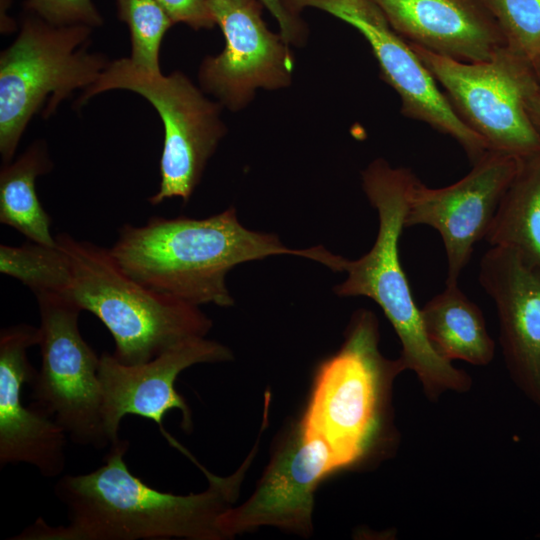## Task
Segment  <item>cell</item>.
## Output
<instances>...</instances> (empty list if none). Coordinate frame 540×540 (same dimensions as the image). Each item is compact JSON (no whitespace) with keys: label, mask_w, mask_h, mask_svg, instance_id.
Listing matches in <instances>:
<instances>
[{"label":"cell","mask_w":540,"mask_h":540,"mask_svg":"<svg viewBox=\"0 0 540 540\" xmlns=\"http://www.w3.org/2000/svg\"><path fill=\"white\" fill-rule=\"evenodd\" d=\"M109 249L119 267L146 288L197 306H232L225 278L241 263L287 254L341 272L345 261L321 245L291 249L275 234L247 229L234 207L204 219L153 216L142 226L125 224Z\"/></svg>","instance_id":"2"},{"label":"cell","mask_w":540,"mask_h":540,"mask_svg":"<svg viewBox=\"0 0 540 540\" xmlns=\"http://www.w3.org/2000/svg\"><path fill=\"white\" fill-rule=\"evenodd\" d=\"M90 26H56L29 12L0 57V153L9 163L33 115L49 97L45 117L76 89H87L107 67L89 53Z\"/></svg>","instance_id":"6"},{"label":"cell","mask_w":540,"mask_h":540,"mask_svg":"<svg viewBox=\"0 0 540 540\" xmlns=\"http://www.w3.org/2000/svg\"><path fill=\"white\" fill-rule=\"evenodd\" d=\"M35 297L41 366L30 384L32 404L54 419L72 442L95 449L110 446L102 418L100 356L80 333L82 310L62 294Z\"/></svg>","instance_id":"9"},{"label":"cell","mask_w":540,"mask_h":540,"mask_svg":"<svg viewBox=\"0 0 540 540\" xmlns=\"http://www.w3.org/2000/svg\"><path fill=\"white\" fill-rule=\"evenodd\" d=\"M526 106L529 117L540 134V82L529 95Z\"/></svg>","instance_id":"27"},{"label":"cell","mask_w":540,"mask_h":540,"mask_svg":"<svg viewBox=\"0 0 540 540\" xmlns=\"http://www.w3.org/2000/svg\"><path fill=\"white\" fill-rule=\"evenodd\" d=\"M0 14H1V31L8 32L14 27L12 20L7 15V10L12 3V0H0Z\"/></svg>","instance_id":"28"},{"label":"cell","mask_w":540,"mask_h":540,"mask_svg":"<svg viewBox=\"0 0 540 540\" xmlns=\"http://www.w3.org/2000/svg\"><path fill=\"white\" fill-rule=\"evenodd\" d=\"M425 335L434 351L447 361L488 365L495 355L481 309L458 287L446 285L420 309Z\"/></svg>","instance_id":"18"},{"label":"cell","mask_w":540,"mask_h":540,"mask_svg":"<svg viewBox=\"0 0 540 540\" xmlns=\"http://www.w3.org/2000/svg\"><path fill=\"white\" fill-rule=\"evenodd\" d=\"M117 14L130 31L131 63L149 73H161L159 49L174 22L156 0H115Z\"/></svg>","instance_id":"22"},{"label":"cell","mask_w":540,"mask_h":540,"mask_svg":"<svg viewBox=\"0 0 540 540\" xmlns=\"http://www.w3.org/2000/svg\"><path fill=\"white\" fill-rule=\"evenodd\" d=\"M207 2L224 35L225 47L202 61L198 73L202 90L236 112L248 106L258 89L289 86L295 68L291 45L280 32L267 27L260 0Z\"/></svg>","instance_id":"11"},{"label":"cell","mask_w":540,"mask_h":540,"mask_svg":"<svg viewBox=\"0 0 540 540\" xmlns=\"http://www.w3.org/2000/svg\"><path fill=\"white\" fill-rule=\"evenodd\" d=\"M538 537L540 538V535Z\"/></svg>","instance_id":"30"},{"label":"cell","mask_w":540,"mask_h":540,"mask_svg":"<svg viewBox=\"0 0 540 540\" xmlns=\"http://www.w3.org/2000/svg\"><path fill=\"white\" fill-rule=\"evenodd\" d=\"M485 240L540 268V152L520 158Z\"/></svg>","instance_id":"19"},{"label":"cell","mask_w":540,"mask_h":540,"mask_svg":"<svg viewBox=\"0 0 540 540\" xmlns=\"http://www.w3.org/2000/svg\"><path fill=\"white\" fill-rule=\"evenodd\" d=\"M520 158L488 150L459 181L430 188L419 179L410 194L405 228L426 225L441 236L447 261L446 285L458 284L477 242L485 239Z\"/></svg>","instance_id":"13"},{"label":"cell","mask_w":540,"mask_h":540,"mask_svg":"<svg viewBox=\"0 0 540 540\" xmlns=\"http://www.w3.org/2000/svg\"><path fill=\"white\" fill-rule=\"evenodd\" d=\"M410 45L458 117L489 150L518 158L540 152V134L526 106L540 77L526 60L507 47L489 61L468 63Z\"/></svg>","instance_id":"8"},{"label":"cell","mask_w":540,"mask_h":540,"mask_svg":"<svg viewBox=\"0 0 540 540\" xmlns=\"http://www.w3.org/2000/svg\"><path fill=\"white\" fill-rule=\"evenodd\" d=\"M52 167L45 143L37 141L0 171V223L48 246H55L56 239L50 232L52 219L38 198L36 179Z\"/></svg>","instance_id":"20"},{"label":"cell","mask_w":540,"mask_h":540,"mask_svg":"<svg viewBox=\"0 0 540 540\" xmlns=\"http://www.w3.org/2000/svg\"><path fill=\"white\" fill-rule=\"evenodd\" d=\"M272 14L279 26V32L284 40L293 46L305 44L308 38V28L300 15L292 13L284 0H260Z\"/></svg>","instance_id":"26"},{"label":"cell","mask_w":540,"mask_h":540,"mask_svg":"<svg viewBox=\"0 0 540 540\" xmlns=\"http://www.w3.org/2000/svg\"><path fill=\"white\" fill-rule=\"evenodd\" d=\"M378 343L376 316L355 311L341 348L319 364L299 422L329 446L340 469L365 461L392 436V385L405 367L385 358Z\"/></svg>","instance_id":"4"},{"label":"cell","mask_w":540,"mask_h":540,"mask_svg":"<svg viewBox=\"0 0 540 540\" xmlns=\"http://www.w3.org/2000/svg\"><path fill=\"white\" fill-rule=\"evenodd\" d=\"M112 89H126L143 96L163 122L161 181L148 202L157 206L177 197L187 203L226 134L220 117L223 106L206 98L182 72L168 76L145 72L136 68L129 58L109 62L78 102L84 104L92 96Z\"/></svg>","instance_id":"7"},{"label":"cell","mask_w":540,"mask_h":540,"mask_svg":"<svg viewBox=\"0 0 540 540\" xmlns=\"http://www.w3.org/2000/svg\"><path fill=\"white\" fill-rule=\"evenodd\" d=\"M233 359L225 345L195 337L169 348L155 358L127 365L104 352L100 356L98 376L102 395V418L110 444L119 439L121 420L131 414L155 422L173 446L176 440L167 433L163 419L170 410L181 412V427L192 430V413L185 398L175 389L179 374L199 363H219Z\"/></svg>","instance_id":"14"},{"label":"cell","mask_w":540,"mask_h":540,"mask_svg":"<svg viewBox=\"0 0 540 540\" xmlns=\"http://www.w3.org/2000/svg\"><path fill=\"white\" fill-rule=\"evenodd\" d=\"M479 282L496 307L510 378L540 410V268L512 249L491 246Z\"/></svg>","instance_id":"16"},{"label":"cell","mask_w":540,"mask_h":540,"mask_svg":"<svg viewBox=\"0 0 540 540\" xmlns=\"http://www.w3.org/2000/svg\"><path fill=\"white\" fill-rule=\"evenodd\" d=\"M410 44L456 61L491 60L506 47L481 0H374Z\"/></svg>","instance_id":"17"},{"label":"cell","mask_w":540,"mask_h":540,"mask_svg":"<svg viewBox=\"0 0 540 540\" xmlns=\"http://www.w3.org/2000/svg\"><path fill=\"white\" fill-rule=\"evenodd\" d=\"M539 76H540V67H539Z\"/></svg>","instance_id":"29"},{"label":"cell","mask_w":540,"mask_h":540,"mask_svg":"<svg viewBox=\"0 0 540 540\" xmlns=\"http://www.w3.org/2000/svg\"><path fill=\"white\" fill-rule=\"evenodd\" d=\"M40 329L21 323L0 332V467L28 464L42 476L59 477L66 465L67 434L33 404L22 403V387L37 370L27 351L39 345Z\"/></svg>","instance_id":"15"},{"label":"cell","mask_w":540,"mask_h":540,"mask_svg":"<svg viewBox=\"0 0 540 540\" xmlns=\"http://www.w3.org/2000/svg\"><path fill=\"white\" fill-rule=\"evenodd\" d=\"M0 272L19 280L34 295H65L71 281L68 258L57 243L48 246L28 240L19 246L1 244Z\"/></svg>","instance_id":"21"},{"label":"cell","mask_w":540,"mask_h":540,"mask_svg":"<svg viewBox=\"0 0 540 540\" xmlns=\"http://www.w3.org/2000/svg\"><path fill=\"white\" fill-rule=\"evenodd\" d=\"M65 252L71 281L65 294L81 310L95 315L110 332L120 362H147L169 348L205 337L212 320L199 306L154 292L127 275L109 248L55 236Z\"/></svg>","instance_id":"5"},{"label":"cell","mask_w":540,"mask_h":540,"mask_svg":"<svg viewBox=\"0 0 540 540\" xmlns=\"http://www.w3.org/2000/svg\"><path fill=\"white\" fill-rule=\"evenodd\" d=\"M363 190L378 213V233L372 248L357 260L346 259V279L333 290L341 297L365 296L383 311L401 343L405 370L418 377L423 392L436 401L447 392H468L472 379L439 356L430 345L420 309L402 268L399 240L405 228L410 194L418 179L404 167L385 159L373 160L361 174Z\"/></svg>","instance_id":"3"},{"label":"cell","mask_w":540,"mask_h":540,"mask_svg":"<svg viewBox=\"0 0 540 540\" xmlns=\"http://www.w3.org/2000/svg\"><path fill=\"white\" fill-rule=\"evenodd\" d=\"M496 20L506 47L540 67V0H481ZM540 77V76H539Z\"/></svg>","instance_id":"23"},{"label":"cell","mask_w":540,"mask_h":540,"mask_svg":"<svg viewBox=\"0 0 540 540\" xmlns=\"http://www.w3.org/2000/svg\"><path fill=\"white\" fill-rule=\"evenodd\" d=\"M174 24L184 23L194 30L212 29L215 18L207 0H156Z\"/></svg>","instance_id":"25"},{"label":"cell","mask_w":540,"mask_h":540,"mask_svg":"<svg viewBox=\"0 0 540 540\" xmlns=\"http://www.w3.org/2000/svg\"><path fill=\"white\" fill-rule=\"evenodd\" d=\"M339 469L329 446L295 424L277 443L253 494L219 517L224 540L261 526L310 536L316 488Z\"/></svg>","instance_id":"12"},{"label":"cell","mask_w":540,"mask_h":540,"mask_svg":"<svg viewBox=\"0 0 540 540\" xmlns=\"http://www.w3.org/2000/svg\"><path fill=\"white\" fill-rule=\"evenodd\" d=\"M294 14L316 8L346 22L368 42L380 77L399 96L401 113L453 138L474 164L488 150L485 141L455 113L438 83L408 41L390 25L374 0H284Z\"/></svg>","instance_id":"10"},{"label":"cell","mask_w":540,"mask_h":540,"mask_svg":"<svg viewBox=\"0 0 540 540\" xmlns=\"http://www.w3.org/2000/svg\"><path fill=\"white\" fill-rule=\"evenodd\" d=\"M254 447L233 474L217 476L193 461L206 475L200 493L162 492L135 476L125 461L129 441L110 444L97 469L64 475L54 486L66 508L68 524L52 526L41 517L10 540H224L219 517L237 500L244 477L258 451Z\"/></svg>","instance_id":"1"},{"label":"cell","mask_w":540,"mask_h":540,"mask_svg":"<svg viewBox=\"0 0 540 540\" xmlns=\"http://www.w3.org/2000/svg\"><path fill=\"white\" fill-rule=\"evenodd\" d=\"M26 9L56 26H100L103 18L92 0H26Z\"/></svg>","instance_id":"24"}]
</instances>
